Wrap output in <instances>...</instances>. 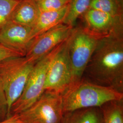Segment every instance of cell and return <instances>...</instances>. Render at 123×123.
Listing matches in <instances>:
<instances>
[{"label":"cell","instance_id":"e0dca14e","mask_svg":"<svg viewBox=\"0 0 123 123\" xmlns=\"http://www.w3.org/2000/svg\"><path fill=\"white\" fill-rule=\"evenodd\" d=\"M20 0H0V29L8 22Z\"/></svg>","mask_w":123,"mask_h":123},{"label":"cell","instance_id":"277c9868","mask_svg":"<svg viewBox=\"0 0 123 123\" xmlns=\"http://www.w3.org/2000/svg\"><path fill=\"white\" fill-rule=\"evenodd\" d=\"M98 40L80 26L74 27L68 39V52L72 70L70 85L82 79Z\"/></svg>","mask_w":123,"mask_h":123},{"label":"cell","instance_id":"52a82bcc","mask_svg":"<svg viewBox=\"0 0 123 123\" xmlns=\"http://www.w3.org/2000/svg\"><path fill=\"white\" fill-rule=\"evenodd\" d=\"M68 37L56 49L47 71L45 91L62 94L70 85L72 70L68 52Z\"/></svg>","mask_w":123,"mask_h":123},{"label":"cell","instance_id":"ffe728a7","mask_svg":"<svg viewBox=\"0 0 123 123\" xmlns=\"http://www.w3.org/2000/svg\"><path fill=\"white\" fill-rule=\"evenodd\" d=\"M22 57L19 53L6 48L0 44V63L10 57Z\"/></svg>","mask_w":123,"mask_h":123},{"label":"cell","instance_id":"d6986e66","mask_svg":"<svg viewBox=\"0 0 123 123\" xmlns=\"http://www.w3.org/2000/svg\"><path fill=\"white\" fill-rule=\"evenodd\" d=\"M9 106L4 86L0 78V122L10 117Z\"/></svg>","mask_w":123,"mask_h":123},{"label":"cell","instance_id":"8fae6325","mask_svg":"<svg viewBox=\"0 0 123 123\" xmlns=\"http://www.w3.org/2000/svg\"><path fill=\"white\" fill-rule=\"evenodd\" d=\"M40 12L36 0H20L9 21L32 28Z\"/></svg>","mask_w":123,"mask_h":123},{"label":"cell","instance_id":"ba28073f","mask_svg":"<svg viewBox=\"0 0 123 123\" xmlns=\"http://www.w3.org/2000/svg\"><path fill=\"white\" fill-rule=\"evenodd\" d=\"M80 18L82 21L80 26L97 39L110 36H123L122 18L89 8Z\"/></svg>","mask_w":123,"mask_h":123},{"label":"cell","instance_id":"3957f363","mask_svg":"<svg viewBox=\"0 0 123 123\" xmlns=\"http://www.w3.org/2000/svg\"><path fill=\"white\" fill-rule=\"evenodd\" d=\"M34 64L29 62L24 57H10L0 63V78L6 93L9 112L21 95Z\"/></svg>","mask_w":123,"mask_h":123},{"label":"cell","instance_id":"5bb4252c","mask_svg":"<svg viewBox=\"0 0 123 123\" xmlns=\"http://www.w3.org/2000/svg\"><path fill=\"white\" fill-rule=\"evenodd\" d=\"M104 123H123V99L107 102L100 107Z\"/></svg>","mask_w":123,"mask_h":123},{"label":"cell","instance_id":"9c48e42d","mask_svg":"<svg viewBox=\"0 0 123 123\" xmlns=\"http://www.w3.org/2000/svg\"><path fill=\"white\" fill-rule=\"evenodd\" d=\"M74 27L61 24L32 40L24 57L35 64L53 49L68 38Z\"/></svg>","mask_w":123,"mask_h":123},{"label":"cell","instance_id":"6da1fadb","mask_svg":"<svg viewBox=\"0 0 123 123\" xmlns=\"http://www.w3.org/2000/svg\"><path fill=\"white\" fill-rule=\"evenodd\" d=\"M83 77L123 93V36L98 40Z\"/></svg>","mask_w":123,"mask_h":123},{"label":"cell","instance_id":"44dd1931","mask_svg":"<svg viewBox=\"0 0 123 123\" xmlns=\"http://www.w3.org/2000/svg\"><path fill=\"white\" fill-rule=\"evenodd\" d=\"M0 123H24L20 119L18 114L11 116Z\"/></svg>","mask_w":123,"mask_h":123},{"label":"cell","instance_id":"2e32d148","mask_svg":"<svg viewBox=\"0 0 123 123\" xmlns=\"http://www.w3.org/2000/svg\"><path fill=\"white\" fill-rule=\"evenodd\" d=\"M91 2V0H71L63 24L74 27L77 20L89 8Z\"/></svg>","mask_w":123,"mask_h":123},{"label":"cell","instance_id":"7a4b0ae2","mask_svg":"<svg viewBox=\"0 0 123 123\" xmlns=\"http://www.w3.org/2000/svg\"><path fill=\"white\" fill-rule=\"evenodd\" d=\"M64 113L74 110L100 107L107 102L123 99V93L95 84L84 78L71 84L62 94Z\"/></svg>","mask_w":123,"mask_h":123},{"label":"cell","instance_id":"5b68a950","mask_svg":"<svg viewBox=\"0 0 123 123\" xmlns=\"http://www.w3.org/2000/svg\"><path fill=\"white\" fill-rule=\"evenodd\" d=\"M56 48L34 64L21 95L11 107L10 117L26 110L44 93L47 71Z\"/></svg>","mask_w":123,"mask_h":123},{"label":"cell","instance_id":"ac0fdd59","mask_svg":"<svg viewBox=\"0 0 123 123\" xmlns=\"http://www.w3.org/2000/svg\"><path fill=\"white\" fill-rule=\"evenodd\" d=\"M40 12L55 11L69 4L71 0H36Z\"/></svg>","mask_w":123,"mask_h":123},{"label":"cell","instance_id":"9a60e30c","mask_svg":"<svg viewBox=\"0 0 123 123\" xmlns=\"http://www.w3.org/2000/svg\"><path fill=\"white\" fill-rule=\"evenodd\" d=\"M89 8L123 18V0H91Z\"/></svg>","mask_w":123,"mask_h":123},{"label":"cell","instance_id":"30bf717a","mask_svg":"<svg viewBox=\"0 0 123 123\" xmlns=\"http://www.w3.org/2000/svg\"><path fill=\"white\" fill-rule=\"evenodd\" d=\"M31 28L9 21L0 29V44L25 57L32 41Z\"/></svg>","mask_w":123,"mask_h":123},{"label":"cell","instance_id":"4fadbf2b","mask_svg":"<svg viewBox=\"0 0 123 123\" xmlns=\"http://www.w3.org/2000/svg\"><path fill=\"white\" fill-rule=\"evenodd\" d=\"M62 123H104L101 108L92 107L66 112Z\"/></svg>","mask_w":123,"mask_h":123},{"label":"cell","instance_id":"7c38bea8","mask_svg":"<svg viewBox=\"0 0 123 123\" xmlns=\"http://www.w3.org/2000/svg\"><path fill=\"white\" fill-rule=\"evenodd\" d=\"M68 5L57 11L40 12L35 25L31 28L32 39L55 26L63 24L68 12Z\"/></svg>","mask_w":123,"mask_h":123},{"label":"cell","instance_id":"8992f818","mask_svg":"<svg viewBox=\"0 0 123 123\" xmlns=\"http://www.w3.org/2000/svg\"><path fill=\"white\" fill-rule=\"evenodd\" d=\"M63 114L61 94L45 91L33 104L18 115L24 123H62Z\"/></svg>","mask_w":123,"mask_h":123}]
</instances>
